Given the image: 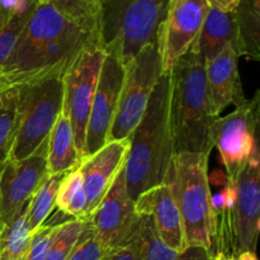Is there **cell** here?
<instances>
[{
	"label": "cell",
	"instance_id": "6da1fadb",
	"mask_svg": "<svg viewBox=\"0 0 260 260\" xmlns=\"http://www.w3.org/2000/svg\"><path fill=\"white\" fill-rule=\"evenodd\" d=\"M98 37L66 17L48 3H41L30 14L0 79L5 88L61 76L79 53Z\"/></svg>",
	"mask_w": 260,
	"mask_h": 260
},
{
	"label": "cell",
	"instance_id": "7a4b0ae2",
	"mask_svg": "<svg viewBox=\"0 0 260 260\" xmlns=\"http://www.w3.org/2000/svg\"><path fill=\"white\" fill-rule=\"evenodd\" d=\"M169 73L160 76L141 121L129 136L124 180L129 197L167 182L174 157L169 117Z\"/></svg>",
	"mask_w": 260,
	"mask_h": 260
},
{
	"label": "cell",
	"instance_id": "3957f363",
	"mask_svg": "<svg viewBox=\"0 0 260 260\" xmlns=\"http://www.w3.org/2000/svg\"><path fill=\"white\" fill-rule=\"evenodd\" d=\"M169 73V117L174 154L201 152L213 149L212 112L206 80L205 60L188 51Z\"/></svg>",
	"mask_w": 260,
	"mask_h": 260
},
{
	"label": "cell",
	"instance_id": "277c9868",
	"mask_svg": "<svg viewBox=\"0 0 260 260\" xmlns=\"http://www.w3.org/2000/svg\"><path fill=\"white\" fill-rule=\"evenodd\" d=\"M259 150L213 201V255L235 259L245 251L256 253L260 229Z\"/></svg>",
	"mask_w": 260,
	"mask_h": 260
},
{
	"label": "cell",
	"instance_id": "5b68a950",
	"mask_svg": "<svg viewBox=\"0 0 260 260\" xmlns=\"http://www.w3.org/2000/svg\"><path fill=\"white\" fill-rule=\"evenodd\" d=\"M170 0H109L102 4L99 46L123 66L157 43Z\"/></svg>",
	"mask_w": 260,
	"mask_h": 260
},
{
	"label": "cell",
	"instance_id": "8992f818",
	"mask_svg": "<svg viewBox=\"0 0 260 260\" xmlns=\"http://www.w3.org/2000/svg\"><path fill=\"white\" fill-rule=\"evenodd\" d=\"M208 156L201 152L175 154L167 182L182 217L185 246H203L213 253L215 223Z\"/></svg>",
	"mask_w": 260,
	"mask_h": 260
},
{
	"label": "cell",
	"instance_id": "52a82bcc",
	"mask_svg": "<svg viewBox=\"0 0 260 260\" xmlns=\"http://www.w3.org/2000/svg\"><path fill=\"white\" fill-rule=\"evenodd\" d=\"M17 129L8 159L22 160L32 155L50 135L62 112L61 76L18 85Z\"/></svg>",
	"mask_w": 260,
	"mask_h": 260
},
{
	"label": "cell",
	"instance_id": "ba28073f",
	"mask_svg": "<svg viewBox=\"0 0 260 260\" xmlns=\"http://www.w3.org/2000/svg\"><path fill=\"white\" fill-rule=\"evenodd\" d=\"M162 74L157 43L146 46L124 66L118 107L107 142L129 139L141 121L152 91Z\"/></svg>",
	"mask_w": 260,
	"mask_h": 260
},
{
	"label": "cell",
	"instance_id": "9c48e42d",
	"mask_svg": "<svg viewBox=\"0 0 260 260\" xmlns=\"http://www.w3.org/2000/svg\"><path fill=\"white\" fill-rule=\"evenodd\" d=\"M104 56L106 53L99 42L91 43L79 53L62 78V113L70 121L76 151L81 161L86 157V126Z\"/></svg>",
	"mask_w": 260,
	"mask_h": 260
},
{
	"label": "cell",
	"instance_id": "30bf717a",
	"mask_svg": "<svg viewBox=\"0 0 260 260\" xmlns=\"http://www.w3.org/2000/svg\"><path fill=\"white\" fill-rule=\"evenodd\" d=\"M260 94L256 91L235 111L218 117L212 127V144L217 147L228 178H234L258 149Z\"/></svg>",
	"mask_w": 260,
	"mask_h": 260
},
{
	"label": "cell",
	"instance_id": "8fae6325",
	"mask_svg": "<svg viewBox=\"0 0 260 260\" xmlns=\"http://www.w3.org/2000/svg\"><path fill=\"white\" fill-rule=\"evenodd\" d=\"M48 137L32 155L9 160L0 169V228L8 225L24 210L33 193L48 177Z\"/></svg>",
	"mask_w": 260,
	"mask_h": 260
},
{
	"label": "cell",
	"instance_id": "7c38bea8",
	"mask_svg": "<svg viewBox=\"0 0 260 260\" xmlns=\"http://www.w3.org/2000/svg\"><path fill=\"white\" fill-rule=\"evenodd\" d=\"M208 9L207 0H170L157 36L162 73L172 70L175 62L189 51L200 35Z\"/></svg>",
	"mask_w": 260,
	"mask_h": 260
},
{
	"label": "cell",
	"instance_id": "4fadbf2b",
	"mask_svg": "<svg viewBox=\"0 0 260 260\" xmlns=\"http://www.w3.org/2000/svg\"><path fill=\"white\" fill-rule=\"evenodd\" d=\"M137 222L139 213L127 192L123 165L102 202L88 216V223L99 243L108 250L128 243Z\"/></svg>",
	"mask_w": 260,
	"mask_h": 260
},
{
	"label": "cell",
	"instance_id": "5bb4252c",
	"mask_svg": "<svg viewBox=\"0 0 260 260\" xmlns=\"http://www.w3.org/2000/svg\"><path fill=\"white\" fill-rule=\"evenodd\" d=\"M123 78L124 66L112 56H104L86 126V157L107 144L118 107Z\"/></svg>",
	"mask_w": 260,
	"mask_h": 260
},
{
	"label": "cell",
	"instance_id": "9a60e30c",
	"mask_svg": "<svg viewBox=\"0 0 260 260\" xmlns=\"http://www.w3.org/2000/svg\"><path fill=\"white\" fill-rule=\"evenodd\" d=\"M128 147V139L109 141L79 164L86 194L88 216L98 207L113 184L117 174L126 162Z\"/></svg>",
	"mask_w": 260,
	"mask_h": 260
},
{
	"label": "cell",
	"instance_id": "2e32d148",
	"mask_svg": "<svg viewBox=\"0 0 260 260\" xmlns=\"http://www.w3.org/2000/svg\"><path fill=\"white\" fill-rule=\"evenodd\" d=\"M135 208L139 215L151 216L157 235L165 245L179 253L185 248L182 217L169 183L142 193L135 201Z\"/></svg>",
	"mask_w": 260,
	"mask_h": 260
},
{
	"label": "cell",
	"instance_id": "e0dca14e",
	"mask_svg": "<svg viewBox=\"0 0 260 260\" xmlns=\"http://www.w3.org/2000/svg\"><path fill=\"white\" fill-rule=\"evenodd\" d=\"M238 60L235 46L229 45L220 53L205 61L208 94L216 117H220L231 104L238 107L246 101L239 75Z\"/></svg>",
	"mask_w": 260,
	"mask_h": 260
},
{
	"label": "cell",
	"instance_id": "ac0fdd59",
	"mask_svg": "<svg viewBox=\"0 0 260 260\" xmlns=\"http://www.w3.org/2000/svg\"><path fill=\"white\" fill-rule=\"evenodd\" d=\"M236 42L238 28L234 12H221L210 8L200 35L189 51L206 61L220 53L229 45L235 46L236 50Z\"/></svg>",
	"mask_w": 260,
	"mask_h": 260
},
{
	"label": "cell",
	"instance_id": "d6986e66",
	"mask_svg": "<svg viewBox=\"0 0 260 260\" xmlns=\"http://www.w3.org/2000/svg\"><path fill=\"white\" fill-rule=\"evenodd\" d=\"M81 162L74 141L73 128L68 117L61 112L50 135L47 149L48 175L68 173Z\"/></svg>",
	"mask_w": 260,
	"mask_h": 260
},
{
	"label": "cell",
	"instance_id": "ffe728a7",
	"mask_svg": "<svg viewBox=\"0 0 260 260\" xmlns=\"http://www.w3.org/2000/svg\"><path fill=\"white\" fill-rule=\"evenodd\" d=\"M238 28V56L260 58V0H240L234 10Z\"/></svg>",
	"mask_w": 260,
	"mask_h": 260
},
{
	"label": "cell",
	"instance_id": "44dd1931",
	"mask_svg": "<svg viewBox=\"0 0 260 260\" xmlns=\"http://www.w3.org/2000/svg\"><path fill=\"white\" fill-rule=\"evenodd\" d=\"M68 173L48 175L41 183L37 190L33 193L32 198L28 203L27 212H25V221H27L30 234L38 230L48 220L52 211L55 210L58 188Z\"/></svg>",
	"mask_w": 260,
	"mask_h": 260
},
{
	"label": "cell",
	"instance_id": "7402d4cb",
	"mask_svg": "<svg viewBox=\"0 0 260 260\" xmlns=\"http://www.w3.org/2000/svg\"><path fill=\"white\" fill-rule=\"evenodd\" d=\"M135 244L136 260H178L179 256V251L162 243L150 215H139Z\"/></svg>",
	"mask_w": 260,
	"mask_h": 260
},
{
	"label": "cell",
	"instance_id": "603a6c76",
	"mask_svg": "<svg viewBox=\"0 0 260 260\" xmlns=\"http://www.w3.org/2000/svg\"><path fill=\"white\" fill-rule=\"evenodd\" d=\"M56 207L63 215L78 220H86V194L79 165L68 173L58 188Z\"/></svg>",
	"mask_w": 260,
	"mask_h": 260
},
{
	"label": "cell",
	"instance_id": "cb8c5ba5",
	"mask_svg": "<svg viewBox=\"0 0 260 260\" xmlns=\"http://www.w3.org/2000/svg\"><path fill=\"white\" fill-rule=\"evenodd\" d=\"M23 211L15 220L0 228V260H22L29 248L30 234Z\"/></svg>",
	"mask_w": 260,
	"mask_h": 260
},
{
	"label": "cell",
	"instance_id": "d4e9b609",
	"mask_svg": "<svg viewBox=\"0 0 260 260\" xmlns=\"http://www.w3.org/2000/svg\"><path fill=\"white\" fill-rule=\"evenodd\" d=\"M18 88L0 89V169L9 157L17 129Z\"/></svg>",
	"mask_w": 260,
	"mask_h": 260
},
{
	"label": "cell",
	"instance_id": "484cf974",
	"mask_svg": "<svg viewBox=\"0 0 260 260\" xmlns=\"http://www.w3.org/2000/svg\"><path fill=\"white\" fill-rule=\"evenodd\" d=\"M98 37L101 22V3L98 0H43ZM99 40V38H98Z\"/></svg>",
	"mask_w": 260,
	"mask_h": 260
},
{
	"label": "cell",
	"instance_id": "4316f807",
	"mask_svg": "<svg viewBox=\"0 0 260 260\" xmlns=\"http://www.w3.org/2000/svg\"><path fill=\"white\" fill-rule=\"evenodd\" d=\"M85 220H74L58 225L45 260H68L81 235Z\"/></svg>",
	"mask_w": 260,
	"mask_h": 260
},
{
	"label": "cell",
	"instance_id": "83f0119b",
	"mask_svg": "<svg viewBox=\"0 0 260 260\" xmlns=\"http://www.w3.org/2000/svg\"><path fill=\"white\" fill-rule=\"evenodd\" d=\"M36 7L37 5L28 8L19 14H15L4 27L0 28V73Z\"/></svg>",
	"mask_w": 260,
	"mask_h": 260
},
{
	"label": "cell",
	"instance_id": "f1b7e54d",
	"mask_svg": "<svg viewBox=\"0 0 260 260\" xmlns=\"http://www.w3.org/2000/svg\"><path fill=\"white\" fill-rule=\"evenodd\" d=\"M106 251L107 249L95 238L86 218L80 238L68 260H102Z\"/></svg>",
	"mask_w": 260,
	"mask_h": 260
},
{
	"label": "cell",
	"instance_id": "f546056e",
	"mask_svg": "<svg viewBox=\"0 0 260 260\" xmlns=\"http://www.w3.org/2000/svg\"><path fill=\"white\" fill-rule=\"evenodd\" d=\"M57 226L43 223L32 234L29 248L22 260H45Z\"/></svg>",
	"mask_w": 260,
	"mask_h": 260
},
{
	"label": "cell",
	"instance_id": "4dcf8cb0",
	"mask_svg": "<svg viewBox=\"0 0 260 260\" xmlns=\"http://www.w3.org/2000/svg\"><path fill=\"white\" fill-rule=\"evenodd\" d=\"M30 7L35 5L27 4L24 0H0V28L4 27L15 14H19Z\"/></svg>",
	"mask_w": 260,
	"mask_h": 260
},
{
	"label": "cell",
	"instance_id": "1f68e13d",
	"mask_svg": "<svg viewBox=\"0 0 260 260\" xmlns=\"http://www.w3.org/2000/svg\"><path fill=\"white\" fill-rule=\"evenodd\" d=\"M136 233V231H135ZM102 260H136V244H135V235L132 236L128 243L123 245L111 248L106 251Z\"/></svg>",
	"mask_w": 260,
	"mask_h": 260
},
{
	"label": "cell",
	"instance_id": "d6a6232c",
	"mask_svg": "<svg viewBox=\"0 0 260 260\" xmlns=\"http://www.w3.org/2000/svg\"><path fill=\"white\" fill-rule=\"evenodd\" d=\"M178 260H216L212 251L203 246L189 245L185 246L179 253Z\"/></svg>",
	"mask_w": 260,
	"mask_h": 260
},
{
	"label": "cell",
	"instance_id": "836d02e7",
	"mask_svg": "<svg viewBox=\"0 0 260 260\" xmlns=\"http://www.w3.org/2000/svg\"><path fill=\"white\" fill-rule=\"evenodd\" d=\"M240 0H207L210 8L221 10V12H234Z\"/></svg>",
	"mask_w": 260,
	"mask_h": 260
},
{
	"label": "cell",
	"instance_id": "e575fe53",
	"mask_svg": "<svg viewBox=\"0 0 260 260\" xmlns=\"http://www.w3.org/2000/svg\"><path fill=\"white\" fill-rule=\"evenodd\" d=\"M234 260H258V256H256V253L245 251V253H241L240 255L236 256Z\"/></svg>",
	"mask_w": 260,
	"mask_h": 260
},
{
	"label": "cell",
	"instance_id": "d590c367",
	"mask_svg": "<svg viewBox=\"0 0 260 260\" xmlns=\"http://www.w3.org/2000/svg\"><path fill=\"white\" fill-rule=\"evenodd\" d=\"M24 2L29 5H38V4H41L43 0H24Z\"/></svg>",
	"mask_w": 260,
	"mask_h": 260
},
{
	"label": "cell",
	"instance_id": "8d00e7d4",
	"mask_svg": "<svg viewBox=\"0 0 260 260\" xmlns=\"http://www.w3.org/2000/svg\"><path fill=\"white\" fill-rule=\"evenodd\" d=\"M215 259L216 260H233V259H230V258H226L225 255H221V254H216Z\"/></svg>",
	"mask_w": 260,
	"mask_h": 260
},
{
	"label": "cell",
	"instance_id": "74e56055",
	"mask_svg": "<svg viewBox=\"0 0 260 260\" xmlns=\"http://www.w3.org/2000/svg\"><path fill=\"white\" fill-rule=\"evenodd\" d=\"M0 89H5V85H4V83H3L2 79H0Z\"/></svg>",
	"mask_w": 260,
	"mask_h": 260
},
{
	"label": "cell",
	"instance_id": "f35d334b",
	"mask_svg": "<svg viewBox=\"0 0 260 260\" xmlns=\"http://www.w3.org/2000/svg\"><path fill=\"white\" fill-rule=\"evenodd\" d=\"M99 3H101V7H102V4H104V3H107V2H109V0H98Z\"/></svg>",
	"mask_w": 260,
	"mask_h": 260
}]
</instances>
